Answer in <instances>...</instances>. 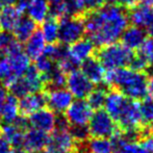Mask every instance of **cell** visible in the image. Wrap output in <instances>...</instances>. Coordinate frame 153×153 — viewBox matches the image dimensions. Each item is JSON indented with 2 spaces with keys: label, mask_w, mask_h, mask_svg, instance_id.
<instances>
[{
  "label": "cell",
  "mask_w": 153,
  "mask_h": 153,
  "mask_svg": "<svg viewBox=\"0 0 153 153\" xmlns=\"http://www.w3.org/2000/svg\"><path fill=\"white\" fill-rule=\"evenodd\" d=\"M150 130H151L152 132H153V120H152L151 122H150Z\"/></svg>",
  "instance_id": "cell-49"
},
{
  "label": "cell",
  "mask_w": 153,
  "mask_h": 153,
  "mask_svg": "<svg viewBox=\"0 0 153 153\" xmlns=\"http://www.w3.org/2000/svg\"><path fill=\"white\" fill-rule=\"evenodd\" d=\"M129 23L141 28L148 29L153 25V7L143 4H135L128 10Z\"/></svg>",
  "instance_id": "cell-13"
},
{
  "label": "cell",
  "mask_w": 153,
  "mask_h": 153,
  "mask_svg": "<svg viewBox=\"0 0 153 153\" xmlns=\"http://www.w3.org/2000/svg\"><path fill=\"white\" fill-rule=\"evenodd\" d=\"M47 104V95L44 91L30 93L20 98L18 101L19 115L28 117L34 111L45 107Z\"/></svg>",
  "instance_id": "cell-9"
},
{
  "label": "cell",
  "mask_w": 153,
  "mask_h": 153,
  "mask_svg": "<svg viewBox=\"0 0 153 153\" xmlns=\"http://www.w3.org/2000/svg\"><path fill=\"white\" fill-rule=\"evenodd\" d=\"M24 133L13 123H0V134L10 144L13 149H22Z\"/></svg>",
  "instance_id": "cell-20"
},
{
  "label": "cell",
  "mask_w": 153,
  "mask_h": 153,
  "mask_svg": "<svg viewBox=\"0 0 153 153\" xmlns=\"http://www.w3.org/2000/svg\"><path fill=\"white\" fill-rule=\"evenodd\" d=\"M147 70H148V71H149V74H150V75H151V76L153 77V64L151 65V66H150V67H149V68H148V69H147Z\"/></svg>",
  "instance_id": "cell-46"
},
{
  "label": "cell",
  "mask_w": 153,
  "mask_h": 153,
  "mask_svg": "<svg viewBox=\"0 0 153 153\" xmlns=\"http://www.w3.org/2000/svg\"><path fill=\"white\" fill-rule=\"evenodd\" d=\"M55 115L49 108H43L34 111L30 116H28V121L31 128H36L42 130L44 132H53L55 127Z\"/></svg>",
  "instance_id": "cell-11"
},
{
  "label": "cell",
  "mask_w": 153,
  "mask_h": 153,
  "mask_svg": "<svg viewBox=\"0 0 153 153\" xmlns=\"http://www.w3.org/2000/svg\"><path fill=\"white\" fill-rule=\"evenodd\" d=\"M118 125L122 128V130L127 129H137L142 124L141 113H140V104L135 100H129L127 106L120 118L117 120Z\"/></svg>",
  "instance_id": "cell-10"
},
{
  "label": "cell",
  "mask_w": 153,
  "mask_h": 153,
  "mask_svg": "<svg viewBox=\"0 0 153 153\" xmlns=\"http://www.w3.org/2000/svg\"><path fill=\"white\" fill-rule=\"evenodd\" d=\"M68 131L76 143H85L91 135L88 125H70Z\"/></svg>",
  "instance_id": "cell-31"
},
{
  "label": "cell",
  "mask_w": 153,
  "mask_h": 153,
  "mask_svg": "<svg viewBox=\"0 0 153 153\" xmlns=\"http://www.w3.org/2000/svg\"><path fill=\"white\" fill-rule=\"evenodd\" d=\"M90 134L95 137L109 139L117 131V125L114 119L105 111V109H96L92 114L88 123Z\"/></svg>",
  "instance_id": "cell-5"
},
{
  "label": "cell",
  "mask_w": 153,
  "mask_h": 153,
  "mask_svg": "<svg viewBox=\"0 0 153 153\" xmlns=\"http://www.w3.org/2000/svg\"><path fill=\"white\" fill-rule=\"evenodd\" d=\"M107 91L104 87H97L96 89H93L87 96V102L92 109H100L102 108V106H104Z\"/></svg>",
  "instance_id": "cell-27"
},
{
  "label": "cell",
  "mask_w": 153,
  "mask_h": 153,
  "mask_svg": "<svg viewBox=\"0 0 153 153\" xmlns=\"http://www.w3.org/2000/svg\"><path fill=\"white\" fill-rule=\"evenodd\" d=\"M28 153H49L48 151H43V150H41V151H32V152H28Z\"/></svg>",
  "instance_id": "cell-48"
},
{
  "label": "cell",
  "mask_w": 153,
  "mask_h": 153,
  "mask_svg": "<svg viewBox=\"0 0 153 153\" xmlns=\"http://www.w3.org/2000/svg\"><path fill=\"white\" fill-rule=\"evenodd\" d=\"M140 147L148 153H153V135L148 133H143L141 137Z\"/></svg>",
  "instance_id": "cell-36"
},
{
  "label": "cell",
  "mask_w": 153,
  "mask_h": 153,
  "mask_svg": "<svg viewBox=\"0 0 153 153\" xmlns=\"http://www.w3.org/2000/svg\"><path fill=\"white\" fill-rule=\"evenodd\" d=\"M79 4H80L83 16L88 13L97 10L105 5V0H79Z\"/></svg>",
  "instance_id": "cell-34"
},
{
  "label": "cell",
  "mask_w": 153,
  "mask_h": 153,
  "mask_svg": "<svg viewBox=\"0 0 153 153\" xmlns=\"http://www.w3.org/2000/svg\"><path fill=\"white\" fill-rule=\"evenodd\" d=\"M85 148L88 153H114L111 140L106 137H93L85 142Z\"/></svg>",
  "instance_id": "cell-26"
},
{
  "label": "cell",
  "mask_w": 153,
  "mask_h": 153,
  "mask_svg": "<svg viewBox=\"0 0 153 153\" xmlns=\"http://www.w3.org/2000/svg\"><path fill=\"white\" fill-rule=\"evenodd\" d=\"M22 13L16 5H7L0 8V28L13 32L17 23L22 18Z\"/></svg>",
  "instance_id": "cell-19"
},
{
  "label": "cell",
  "mask_w": 153,
  "mask_h": 153,
  "mask_svg": "<svg viewBox=\"0 0 153 153\" xmlns=\"http://www.w3.org/2000/svg\"><path fill=\"white\" fill-rule=\"evenodd\" d=\"M148 38V33L146 29L141 28L135 25L127 26L126 29L123 31L121 36L122 44L130 50H137L143 42Z\"/></svg>",
  "instance_id": "cell-18"
},
{
  "label": "cell",
  "mask_w": 153,
  "mask_h": 153,
  "mask_svg": "<svg viewBox=\"0 0 153 153\" xmlns=\"http://www.w3.org/2000/svg\"><path fill=\"white\" fill-rule=\"evenodd\" d=\"M0 29H1V28H0Z\"/></svg>",
  "instance_id": "cell-51"
},
{
  "label": "cell",
  "mask_w": 153,
  "mask_h": 153,
  "mask_svg": "<svg viewBox=\"0 0 153 153\" xmlns=\"http://www.w3.org/2000/svg\"><path fill=\"white\" fill-rule=\"evenodd\" d=\"M105 3L111 5H117L129 10L137 3V0H105Z\"/></svg>",
  "instance_id": "cell-37"
},
{
  "label": "cell",
  "mask_w": 153,
  "mask_h": 153,
  "mask_svg": "<svg viewBox=\"0 0 153 153\" xmlns=\"http://www.w3.org/2000/svg\"><path fill=\"white\" fill-rule=\"evenodd\" d=\"M13 147L6 140L1 137L0 139V153H12Z\"/></svg>",
  "instance_id": "cell-38"
},
{
  "label": "cell",
  "mask_w": 153,
  "mask_h": 153,
  "mask_svg": "<svg viewBox=\"0 0 153 153\" xmlns=\"http://www.w3.org/2000/svg\"><path fill=\"white\" fill-rule=\"evenodd\" d=\"M133 153H148V152H147V151H145V150L142 149V148L140 147V145H139V147H137V149H135V151L133 152Z\"/></svg>",
  "instance_id": "cell-44"
},
{
  "label": "cell",
  "mask_w": 153,
  "mask_h": 153,
  "mask_svg": "<svg viewBox=\"0 0 153 153\" xmlns=\"http://www.w3.org/2000/svg\"><path fill=\"white\" fill-rule=\"evenodd\" d=\"M137 3L153 7V0H137Z\"/></svg>",
  "instance_id": "cell-42"
},
{
  "label": "cell",
  "mask_w": 153,
  "mask_h": 153,
  "mask_svg": "<svg viewBox=\"0 0 153 153\" xmlns=\"http://www.w3.org/2000/svg\"><path fill=\"white\" fill-rule=\"evenodd\" d=\"M0 139H1V134H0Z\"/></svg>",
  "instance_id": "cell-50"
},
{
  "label": "cell",
  "mask_w": 153,
  "mask_h": 153,
  "mask_svg": "<svg viewBox=\"0 0 153 153\" xmlns=\"http://www.w3.org/2000/svg\"><path fill=\"white\" fill-rule=\"evenodd\" d=\"M49 135L47 132L36 128H29L24 133L23 148L26 151H41L48 147Z\"/></svg>",
  "instance_id": "cell-14"
},
{
  "label": "cell",
  "mask_w": 153,
  "mask_h": 153,
  "mask_svg": "<svg viewBox=\"0 0 153 153\" xmlns=\"http://www.w3.org/2000/svg\"><path fill=\"white\" fill-rule=\"evenodd\" d=\"M41 32H42L47 44L56 43L59 41V21L57 19L51 16L45 19L42 22Z\"/></svg>",
  "instance_id": "cell-25"
},
{
  "label": "cell",
  "mask_w": 153,
  "mask_h": 153,
  "mask_svg": "<svg viewBox=\"0 0 153 153\" xmlns=\"http://www.w3.org/2000/svg\"><path fill=\"white\" fill-rule=\"evenodd\" d=\"M146 31H147V33L149 34L150 36H152V38H153V25H152V26H150L148 29H146Z\"/></svg>",
  "instance_id": "cell-43"
},
{
  "label": "cell",
  "mask_w": 153,
  "mask_h": 153,
  "mask_svg": "<svg viewBox=\"0 0 153 153\" xmlns=\"http://www.w3.org/2000/svg\"><path fill=\"white\" fill-rule=\"evenodd\" d=\"M18 116V99L12 95H7L0 114V123H13Z\"/></svg>",
  "instance_id": "cell-24"
},
{
  "label": "cell",
  "mask_w": 153,
  "mask_h": 153,
  "mask_svg": "<svg viewBox=\"0 0 153 153\" xmlns=\"http://www.w3.org/2000/svg\"><path fill=\"white\" fill-rule=\"evenodd\" d=\"M56 67V64L50 59L49 57H47L46 55L42 54L39 57L36 59V64H34V68L41 73L42 77H45L47 75H49Z\"/></svg>",
  "instance_id": "cell-30"
},
{
  "label": "cell",
  "mask_w": 153,
  "mask_h": 153,
  "mask_svg": "<svg viewBox=\"0 0 153 153\" xmlns=\"http://www.w3.org/2000/svg\"><path fill=\"white\" fill-rule=\"evenodd\" d=\"M16 1L17 0H0V8L7 5H13L14 3H16Z\"/></svg>",
  "instance_id": "cell-41"
},
{
  "label": "cell",
  "mask_w": 153,
  "mask_h": 153,
  "mask_svg": "<svg viewBox=\"0 0 153 153\" xmlns=\"http://www.w3.org/2000/svg\"><path fill=\"white\" fill-rule=\"evenodd\" d=\"M130 99L127 98L125 95H123L118 90H114L107 93L106 99H105L104 107L105 111L114 119V121L117 122L122 113L124 111L125 107L127 106Z\"/></svg>",
  "instance_id": "cell-12"
},
{
  "label": "cell",
  "mask_w": 153,
  "mask_h": 153,
  "mask_svg": "<svg viewBox=\"0 0 153 153\" xmlns=\"http://www.w3.org/2000/svg\"><path fill=\"white\" fill-rule=\"evenodd\" d=\"M65 113V117L70 125H88L93 114V109L85 100L77 99L75 101L73 100Z\"/></svg>",
  "instance_id": "cell-7"
},
{
  "label": "cell",
  "mask_w": 153,
  "mask_h": 153,
  "mask_svg": "<svg viewBox=\"0 0 153 153\" xmlns=\"http://www.w3.org/2000/svg\"><path fill=\"white\" fill-rule=\"evenodd\" d=\"M85 33L83 19L80 16H67L59 22V42L62 45L73 44Z\"/></svg>",
  "instance_id": "cell-4"
},
{
  "label": "cell",
  "mask_w": 153,
  "mask_h": 153,
  "mask_svg": "<svg viewBox=\"0 0 153 153\" xmlns=\"http://www.w3.org/2000/svg\"><path fill=\"white\" fill-rule=\"evenodd\" d=\"M135 56L141 59L149 68L153 64V38L149 36L143 42V44L137 49Z\"/></svg>",
  "instance_id": "cell-28"
},
{
  "label": "cell",
  "mask_w": 153,
  "mask_h": 153,
  "mask_svg": "<svg viewBox=\"0 0 153 153\" xmlns=\"http://www.w3.org/2000/svg\"><path fill=\"white\" fill-rule=\"evenodd\" d=\"M45 93L47 95L46 105H48V108L54 114H64L73 102L74 98L72 94L65 88L51 90Z\"/></svg>",
  "instance_id": "cell-8"
},
{
  "label": "cell",
  "mask_w": 153,
  "mask_h": 153,
  "mask_svg": "<svg viewBox=\"0 0 153 153\" xmlns=\"http://www.w3.org/2000/svg\"><path fill=\"white\" fill-rule=\"evenodd\" d=\"M46 45L47 43L41 30H36L25 41L24 52L26 53L29 59H36V57L43 54V51H44Z\"/></svg>",
  "instance_id": "cell-21"
},
{
  "label": "cell",
  "mask_w": 153,
  "mask_h": 153,
  "mask_svg": "<svg viewBox=\"0 0 153 153\" xmlns=\"http://www.w3.org/2000/svg\"><path fill=\"white\" fill-rule=\"evenodd\" d=\"M147 92H148V95L150 97L153 98V77L150 80H148V83H147Z\"/></svg>",
  "instance_id": "cell-40"
},
{
  "label": "cell",
  "mask_w": 153,
  "mask_h": 153,
  "mask_svg": "<svg viewBox=\"0 0 153 153\" xmlns=\"http://www.w3.org/2000/svg\"><path fill=\"white\" fill-rule=\"evenodd\" d=\"M48 151V150H47ZM49 153H73V152H65V151H48Z\"/></svg>",
  "instance_id": "cell-47"
},
{
  "label": "cell",
  "mask_w": 153,
  "mask_h": 153,
  "mask_svg": "<svg viewBox=\"0 0 153 153\" xmlns=\"http://www.w3.org/2000/svg\"><path fill=\"white\" fill-rule=\"evenodd\" d=\"M66 85L68 91L77 99H85L94 89V83L91 82L80 70H75L69 73L66 77Z\"/></svg>",
  "instance_id": "cell-6"
},
{
  "label": "cell",
  "mask_w": 153,
  "mask_h": 153,
  "mask_svg": "<svg viewBox=\"0 0 153 153\" xmlns=\"http://www.w3.org/2000/svg\"><path fill=\"white\" fill-rule=\"evenodd\" d=\"M12 153H24L23 149H13Z\"/></svg>",
  "instance_id": "cell-45"
},
{
  "label": "cell",
  "mask_w": 153,
  "mask_h": 153,
  "mask_svg": "<svg viewBox=\"0 0 153 153\" xmlns=\"http://www.w3.org/2000/svg\"><path fill=\"white\" fill-rule=\"evenodd\" d=\"M17 77L14 74V71H13L12 65H10L8 57L5 54L2 55L0 57V82L4 87H7Z\"/></svg>",
  "instance_id": "cell-29"
},
{
  "label": "cell",
  "mask_w": 153,
  "mask_h": 153,
  "mask_svg": "<svg viewBox=\"0 0 153 153\" xmlns=\"http://www.w3.org/2000/svg\"><path fill=\"white\" fill-rule=\"evenodd\" d=\"M49 6V15L53 18L65 17V0H46Z\"/></svg>",
  "instance_id": "cell-33"
},
{
  "label": "cell",
  "mask_w": 153,
  "mask_h": 153,
  "mask_svg": "<svg viewBox=\"0 0 153 153\" xmlns=\"http://www.w3.org/2000/svg\"><path fill=\"white\" fill-rule=\"evenodd\" d=\"M24 12L36 23H42L49 16V6L46 0H30Z\"/></svg>",
  "instance_id": "cell-22"
},
{
  "label": "cell",
  "mask_w": 153,
  "mask_h": 153,
  "mask_svg": "<svg viewBox=\"0 0 153 153\" xmlns=\"http://www.w3.org/2000/svg\"><path fill=\"white\" fill-rule=\"evenodd\" d=\"M132 50L125 47L122 43H113L100 47L97 52V59L105 70H115L130 65L133 57Z\"/></svg>",
  "instance_id": "cell-3"
},
{
  "label": "cell",
  "mask_w": 153,
  "mask_h": 153,
  "mask_svg": "<svg viewBox=\"0 0 153 153\" xmlns=\"http://www.w3.org/2000/svg\"><path fill=\"white\" fill-rule=\"evenodd\" d=\"M139 104L142 123H150L153 120V98L150 96L145 97Z\"/></svg>",
  "instance_id": "cell-32"
},
{
  "label": "cell",
  "mask_w": 153,
  "mask_h": 153,
  "mask_svg": "<svg viewBox=\"0 0 153 153\" xmlns=\"http://www.w3.org/2000/svg\"><path fill=\"white\" fill-rule=\"evenodd\" d=\"M69 55L72 57L76 62L79 65L87 59L93 56L95 52V45L92 43V41L88 39L81 38L80 40L76 41L73 44L68 46Z\"/></svg>",
  "instance_id": "cell-17"
},
{
  "label": "cell",
  "mask_w": 153,
  "mask_h": 153,
  "mask_svg": "<svg viewBox=\"0 0 153 153\" xmlns=\"http://www.w3.org/2000/svg\"><path fill=\"white\" fill-rule=\"evenodd\" d=\"M15 40L16 39L13 34H10V32L0 31V51L3 53L5 52Z\"/></svg>",
  "instance_id": "cell-35"
},
{
  "label": "cell",
  "mask_w": 153,
  "mask_h": 153,
  "mask_svg": "<svg viewBox=\"0 0 153 153\" xmlns=\"http://www.w3.org/2000/svg\"><path fill=\"white\" fill-rule=\"evenodd\" d=\"M36 30V23L29 17H22L13 30L14 38L18 42L23 43Z\"/></svg>",
  "instance_id": "cell-23"
},
{
  "label": "cell",
  "mask_w": 153,
  "mask_h": 153,
  "mask_svg": "<svg viewBox=\"0 0 153 153\" xmlns=\"http://www.w3.org/2000/svg\"><path fill=\"white\" fill-rule=\"evenodd\" d=\"M82 19L88 38L99 48L117 42L129 25L128 10L111 4L83 15Z\"/></svg>",
  "instance_id": "cell-1"
},
{
  "label": "cell",
  "mask_w": 153,
  "mask_h": 153,
  "mask_svg": "<svg viewBox=\"0 0 153 153\" xmlns=\"http://www.w3.org/2000/svg\"><path fill=\"white\" fill-rule=\"evenodd\" d=\"M6 97H7V90L6 87H4L1 82H0V114H1V109L3 106L4 102L6 100Z\"/></svg>",
  "instance_id": "cell-39"
},
{
  "label": "cell",
  "mask_w": 153,
  "mask_h": 153,
  "mask_svg": "<svg viewBox=\"0 0 153 153\" xmlns=\"http://www.w3.org/2000/svg\"><path fill=\"white\" fill-rule=\"evenodd\" d=\"M76 142L71 137L68 130H54L49 137L48 151L73 152Z\"/></svg>",
  "instance_id": "cell-15"
},
{
  "label": "cell",
  "mask_w": 153,
  "mask_h": 153,
  "mask_svg": "<svg viewBox=\"0 0 153 153\" xmlns=\"http://www.w3.org/2000/svg\"><path fill=\"white\" fill-rule=\"evenodd\" d=\"M131 100L139 101L147 97V75L131 68H120L105 73L104 81Z\"/></svg>",
  "instance_id": "cell-2"
},
{
  "label": "cell",
  "mask_w": 153,
  "mask_h": 153,
  "mask_svg": "<svg viewBox=\"0 0 153 153\" xmlns=\"http://www.w3.org/2000/svg\"><path fill=\"white\" fill-rule=\"evenodd\" d=\"M80 71L93 83L99 85L104 81L106 71L97 57L91 56L83 61L80 64Z\"/></svg>",
  "instance_id": "cell-16"
}]
</instances>
